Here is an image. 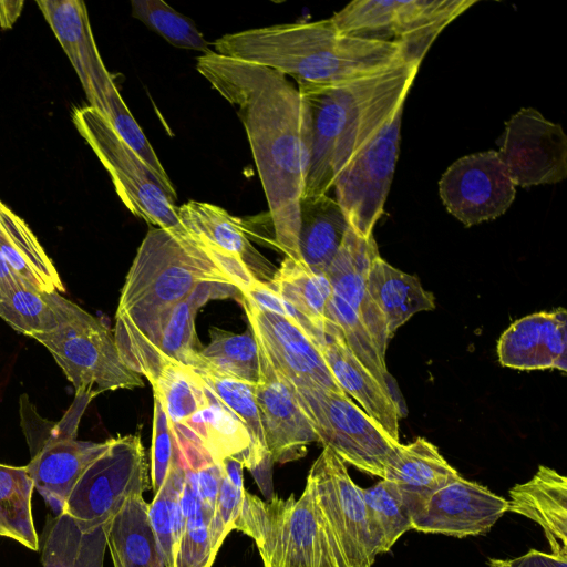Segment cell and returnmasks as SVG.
I'll return each mask as SVG.
<instances>
[{"instance_id": "1", "label": "cell", "mask_w": 567, "mask_h": 567, "mask_svg": "<svg viewBox=\"0 0 567 567\" xmlns=\"http://www.w3.org/2000/svg\"><path fill=\"white\" fill-rule=\"evenodd\" d=\"M196 68L236 106L267 198L276 244L286 257L302 261L299 205L312 136L306 97L281 72L215 51L198 56Z\"/></svg>"}, {"instance_id": "2", "label": "cell", "mask_w": 567, "mask_h": 567, "mask_svg": "<svg viewBox=\"0 0 567 567\" xmlns=\"http://www.w3.org/2000/svg\"><path fill=\"white\" fill-rule=\"evenodd\" d=\"M214 45L221 55L290 75L300 92L341 84L414 61L400 44L340 33L330 18L227 33Z\"/></svg>"}, {"instance_id": "3", "label": "cell", "mask_w": 567, "mask_h": 567, "mask_svg": "<svg viewBox=\"0 0 567 567\" xmlns=\"http://www.w3.org/2000/svg\"><path fill=\"white\" fill-rule=\"evenodd\" d=\"M419 65L406 61L341 84L299 91L310 107L312 132L303 196L327 194L346 164L403 106Z\"/></svg>"}, {"instance_id": "4", "label": "cell", "mask_w": 567, "mask_h": 567, "mask_svg": "<svg viewBox=\"0 0 567 567\" xmlns=\"http://www.w3.org/2000/svg\"><path fill=\"white\" fill-rule=\"evenodd\" d=\"M234 529L255 540L265 567H348L308 483L298 499L245 491Z\"/></svg>"}, {"instance_id": "5", "label": "cell", "mask_w": 567, "mask_h": 567, "mask_svg": "<svg viewBox=\"0 0 567 567\" xmlns=\"http://www.w3.org/2000/svg\"><path fill=\"white\" fill-rule=\"evenodd\" d=\"M207 282L233 285L197 243L152 228L126 275L115 319L138 323Z\"/></svg>"}, {"instance_id": "6", "label": "cell", "mask_w": 567, "mask_h": 567, "mask_svg": "<svg viewBox=\"0 0 567 567\" xmlns=\"http://www.w3.org/2000/svg\"><path fill=\"white\" fill-rule=\"evenodd\" d=\"M59 315L58 327L32 338L43 344L75 393L142 388L141 375L122 360L113 332L100 320L58 291L50 292Z\"/></svg>"}, {"instance_id": "7", "label": "cell", "mask_w": 567, "mask_h": 567, "mask_svg": "<svg viewBox=\"0 0 567 567\" xmlns=\"http://www.w3.org/2000/svg\"><path fill=\"white\" fill-rule=\"evenodd\" d=\"M73 122L110 173L118 197L133 215L182 240L197 243L181 223L176 200L101 113L90 105L76 109Z\"/></svg>"}, {"instance_id": "8", "label": "cell", "mask_w": 567, "mask_h": 567, "mask_svg": "<svg viewBox=\"0 0 567 567\" xmlns=\"http://www.w3.org/2000/svg\"><path fill=\"white\" fill-rule=\"evenodd\" d=\"M475 0H355L330 20L347 35L396 43L421 63L437 34Z\"/></svg>"}, {"instance_id": "9", "label": "cell", "mask_w": 567, "mask_h": 567, "mask_svg": "<svg viewBox=\"0 0 567 567\" xmlns=\"http://www.w3.org/2000/svg\"><path fill=\"white\" fill-rule=\"evenodd\" d=\"M318 436L343 463L361 472L384 475L390 456L401 444L347 394L313 384H291Z\"/></svg>"}, {"instance_id": "10", "label": "cell", "mask_w": 567, "mask_h": 567, "mask_svg": "<svg viewBox=\"0 0 567 567\" xmlns=\"http://www.w3.org/2000/svg\"><path fill=\"white\" fill-rule=\"evenodd\" d=\"M148 487V463L142 440L130 434L111 439L109 449L82 474L63 513L84 529L107 524L127 498Z\"/></svg>"}, {"instance_id": "11", "label": "cell", "mask_w": 567, "mask_h": 567, "mask_svg": "<svg viewBox=\"0 0 567 567\" xmlns=\"http://www.w3.org/2000/svg\"><path fill=\"white\" fill-rule=\"evenodd\" d=\"M380 255L373 235L357 233L350 225L342 243L326 270L332 287L326 318L346 338L358 339L370 333L380 355L391 340L383 316L367 289V275L372 259Z\"/></svg>"}, {"instance_id": "12", "label": "cell", "mask_w": 567, "mask_h": 567, "mask_svg": "<svg viewBox=\"0 0 567 567\" xmlns=\"http://www.w3.org/2000/svg\"><path fill=\"white\" fill-rule=\"evenodd\" d=\"M403 106L365 144L337 175L333 186L336 202L349 225L360 235H373V227L393 178L400 146Z\"/></svg>"}, {"instance_id": "13", "label": "cell", "mask_w": 567, "mask_h": 567, "mask_svg": "<svg viewBox=\"0 0 567 567\" xmlns=\"http://www.w3.org/2000/svg\"><path fill=\"white\" fill-rule=\"evenodd\" d=\"M307 483L330 527L348 567H372L375 553L371 543L362 488L329 447L313 462Z\"/></svg>"}, {"instance_id": "14", "label": "cell", "mask_w": 567, "mask_h": 567, "mask_svg": "<svg viewBox=\"0 0 567 567\" xmlns=\"http://www.w3.org/2000/svg\"><path fill=\"white\" fill-rule=\"evenodd\" d=\"M498 145L497 155L515 186L556 184L567 176V136L535 109L514 114Z\"/></svg>"}, {"instance_id": "15", "label": "cell", "mask_w": 567, "mask_h": 567, "mask_svg": "<svg viewBox=\"0 0 567 567\" xmlns=\"http://www.w3.org/2000/svg\"><path fill=\"white\" fill-rule=\"evenodd\" d=\"M516 186L496 151H485L455 161L439 183L446 209L465 226L495 219L515 199Z\"/></svg>"}, {"instance_id": "16", "label": "cell", "mask_w": 567, "mask_h": 567, "mask_svg": "<svg viewBox=\"0 0 567 567\" xmlns=\"http://www.w3.org/2000/svg\"><path fill=\"white\" fill-rule=\"evenodd\" d=\"M250 331L274 369L291 384H313L346 394L334 380L322 347L290 319L257 308L241 296Z\"/></svg>"}, {"instance_id": "17", "label": "cell", "mask_w": 567, "mask_h": 567, "mask_svg": "<svg viewBox=\"0 0 567 567\" xmlns=\"http://www.w3.org/2000/svg\"><path fill=\"white\" fill-rule=\"evenodd\" d=\"M508 501L461 475L433 492L412 514V529L463 538L487 534Z\"/></svg>"}, {"instance_id": "18", "label": "cell", "mask_w": 567, "mask_h": 567, "mask_svg": "<svg viewBox=\"0 0 567 567\" xmlns=\"http://www.w3.org/2000/svg\"><path fill=\"white\" fill-rule=\"evenodd\" d=\"M260 377L255 398L268 451L274 463L297 461L318 436L289 381L278 373L259 348Z\"/></svg>"}, {"instance_id": "19", "label": "cell", "mask_w": 567, "mask_h": 567, "mask_svg": "<svg viewBox=\"0 0 567 567\" xmlns=\"http://www.w3.org/2000/svg\"><path fill=\"white\" fill-rule=\"evenodd\" d=\"M35 2L73 65L90 106L103 115L107 96L117 87L99 53L85 3L81 0Z\"/></svg>"}, {"instance_id": "20", "label": "cell", "mask_w": 567, "mask_h": 567, "mask_svg": "<svg viewBox=\"0 0 567 567\" xmlns=\"http://www.w3.org/2000/svg\"><path fill=\"white\" fill-rule=\"evenodd\" d=\"M238 295L241 296L239 290L229 284H203L186 299L138 323L115 319L114 329L133 331L175 362L199 369L205 367V362L196 349L195 318L198 310L212 299Z\"/></svg>"}, {"instance_id": "21", "label": "cell", "mask_w": 567, "mask_h": 567, "mask_svg": "<svg viewBox=\"0 0 567 567\" xmlns=\"http://www.w3.org/2000/svg\"><path fill=\"white\" fill-rule=\"evenodd\" d=\"M498 361L518 370H567V312L528 315L512 323L497 343Z\"/></svg>"}, {"instance_id": "22", "label": "cell", "mask_w": 567, "mask_h": 567, "mask_svg": "<svg viewBox=\"0 0 567 567\" xmlns=\"http://www.w3.org/2000/svg\"><path fill=\"white\" fill-rule=\"evenodd\" d=\"M324 334L322 353L339 386L360 403L362 410L393 440L400 442L399 421L405 412L353 354L334 324L326 321Z\"/></svg>"}, {"instance_id": "23", "label": "cell", "mask_w": 567, "mask_h": 567, "mask_svg": "<svg viewBox=\"0 0 567 567\" xmlns=\"http://www.w3.org/2000/svg\"><path fill=\"white\" fill-rule=\"evenodd\" d=\"M104 442L61 437L47 442L27 466L34 489L55 515L64 512L75 484L85 470L110 446Z\"/></svg>"}, {"instance_id": "24", "label": "cell", "mask_w": 567, "mask_h": 567, "mask_svg": "<svg viewBox=\"0 0 567 567\" xmlns=\"http://www.w3.org/2000/svg\"><path fill=\"white\" fill-rule=\"evenodd\" d=\"M206 386L246 427L250 445L240 462L254 476L267 499L274 496L272 465L259 410L255 398V384L219 374L207 368L192 369Z\"/></svg>"}, {"instance_id": "25", "label": "cell", "mask_w": 567, "mask_h": 567, "mask_svg": "<svg viewBox=\"0 0 567 567\" xmlns=\"http://www.w3.org/2000/svg\"><path fill=\"white\" fill-rule=\"evenodd\" d=\"M507 512L538 524L553 554L567 556V478L540 465L534 476L508 492Z\"/></svg>"}, {"instance_id": "26", "label": "cell", "mask_w": 567, "mask_h": 567, "mask_svg": "<svg viewBox=\"0 0 567 567\" xmlns=\"http://www.w3.org/2000/svg\"><path fill=\"white\" fill-rule=\"evenodd\" d=\"M458 476L434 444L417 437L396 447L385 465L382 480L395 486L411 516L433 492Z\"/></svg>"}, {"instance_id": "27", "label": "cell", "mask_w": 567, "mask_h": 567, "mask_svg": "<svg viewBox=\"0 0 567 567\" xmlns=\"http://www.w3.org/2000/svg\"><path fill=\"white\" fill-rule=\"evenodd\" d=\"M177 214L197 244L206 243L238 257L256 277L270 272L271 264L252 246L239 218L221 207L197 200L177 207Z\"/></svg>"}, {"instance_id": "28", "label": "cell", "mask_w": 567, "mask_h": 567, "mask_svg": "<svg viewBox=\"0 0 567 567\" xmlns=\"http://www.w3.org/2000/svg\"><path fill=\"white\" fill-rule=\"evenodd\" d=\"M367 289L383 316L390 338L415 313L435 308L433 293L422 287L417 277L393 267L380 255L370 262Z\"/></svg>"}, {"instance_id": "29", "label": "cell", "mask_w": 567, "mask_h": 567, "mask_svg": "<svg viewBox=\"0 0 567 567\" xmlns=\"http://www.w3.org/2000/svg\"><path fill=\"white\" fill-rule=\"evenodd\" d=\"M0 250L21 280L42 292H64L52 260L27 223L0 200Z\"/></svg>"}, {"instance_id": "30", "label": "cell", "mask_w": 567, "mask_h": 567, "mask_svg": "<svg viewBox=\"0 0 567 567\" xmlns=\"http://www.w3.org/2000/svg\"><path fill=\"white\" fill-rule=\"evenodd\" d=\"M299 252L313 271L326 272L349 227L339 204L327 194L303 196L299 205Z\"/></svg>"}, {"instance_id": "31", "label": "cell", "mask_w": 567, "mask_h": 567, "mask_svg": "<svg viewBox=\"0 0 567 567\" xmlns=\"http://www.w3.org/2000/svg\"><path fill=\"white\" fill-rule=\"evenodd\" d=\"M107 547L114 567H165L142 495L127 498L107 523Z\"/></svg>"}, {"instance_id": "32", "label": "cell", "mask_w": 567, "mask_h": 567, "mask_svg": "<svg viewBox=\"0 0 567 567\" xmlns=\"http://www.w3.org/2000/svg\"><path fill=\"white\" fill-rule=\"evenodd\" d=\"M41 549L43 567H103L107 547V524L82 528L66 513L47 525Z\"/></svg>"}, {"instance_id": "33", "label": "cell", "mask_w": 567, "mask_h": 567, "mask_svg": "<svg viewBox=\"0 0 567 567\" xmlns=\"http://www.w3.org/2000/svg\"><path fill=\"white\" fill-rule=\"evenodd\" d=\"M205 389L206 403L184 424L172 427L198 441L217 464L226 457L240 461L249 449V434L240 420Z\"/></svg>"}, {"instance_id": "34", "label": "cell", "mask_w": 567, "mask_h": 567, "mask_svg": "<svg viewBox=\"0 0 567 567\" xmlns=\"http://www.w3.org/2000/svg\"><path fill=\"white\" fill-rule=\"evenodd\" d=\"M266 284L324 333L326 310L332 295L326 272L313 271L303 261L286 257Z\"/></svg>"}, {"instance_id": "35", "label": "cell", "mask_w": 567, "mask_h": 567, "mask_svg": "<svg viewBox=\"0 0 567 567\" xmlns=\"http://www.w3.org/2000/svg\"><path fill=\"white\" fill-rule=\"evenodd\" d=\"M33 489L27 466L0 464V536L37 551L39 537L31 508Z\"/></svg>"}, {"instance_id": "36", "label": "cell", "mask_w": 567, "mask_h": 567, "mask_svg": "<svg viewBox=\"0 0 567 567\" xmlns=\"http://www.w3.org/2000/svg\"><path fill=\"white\" fill-rule=\"evenodd\" d=\"M175 441V440H174ZM185 470L175 443L173 460L161 487L148 504V519L156 536L165 567H173L175 551L184 528L181 495Z\"/></svg>"}, {"instance_id": "37", "label": "cell", "mask_w": 567, "mask_h": 567, "mask_svg": "<svg viewBox=\"0 0 567 567\" xmlns=\"http://www.w3.org/2000/svg\"><path fill=\"white\" fill-rule=\"evenodd\" d=\"M181 506L185 522L173 567H210L217 556L213 550L209 535L213 515L203 506L197 491L196 475L188 468H185Z\"/></svg>"}, {"instance_id": "38", "label": "cell", "mask_w": 567, "mask_h": 567, "mask_svg": "<svg viewBox=\"0 0 567 567\" xmlns=\"http://www.w3.org/2000/svg\"><path fill=\"white\" fill-rule=\"evenodd\" d=\"M368 529L375 555L389 551L399 538L412 529L411 516L395 486L380 480L362 488Z\"/></svg>"}, {"instance_id": "39", "label": "cell", "mask_w": 567, "mask_h": 567, "mask_svg": "<svg viewBox=\"0 0 567 567\" xmlns=\"http://www.w3.org/2000/svg\"><path fill=\"white\" fill-rule=\"evenodd\" d=\"M199 354L205 367L219 374L256 384L260 377L259 347L251 333L210 330V342ZM200 369V368H199Z\"/></svg>"}, {"instance_id": "40", "label": "cell", "mask_w": 567, "mask_h": 567, "mask_svg": "<svg viewBox=\"0 0 567 567\" xmlns=\"http://www.w3.org/2000/svg\"><path fill=\"white\" fill-rule=\"evenodd\" d=\"M0 317L17 332L33 337L54 330L59 315L50 292L22 282L0 297Z\"/></svg>"}, {"instance_id": "41", "label": "cell", "mask_w": 567, "mask_h": 567, "mask_svg": "<svg viewBox=\"0 0 567 567\" xmlns=\"http://www.w3.org/2000/svg\"><path fill=\"white\" fill-rule=\"evenodd\" d=\"M132 14L176 48L207 54L213 50L195 23L162 0H133Z\"/></svg>"}, {"instance_id": "42", "label": "cell", "mask_w": 567, "mask_h": 567, "mask_svg": "<svg viewBox=\"0 0 567 567\" xmlns=\"http://www.w3.org/2000/svg\"><path fill=\"white\" fill-rule=\"evenodd\" d=\"M245 491V487L234 485L221 472L219 492L209 524L212 546L216 555L226 536L234 529Z\"/></svg>"}, {"instance_id": "43", "label": "cell", "mask_w": 567, "mask_h": 567, "mask_svg": "<svg viewBox=\"0 0 567 567\" xmlns=\"http://www.w3.org/2000/svg\"><path fill=\"white\" fill-rule=\"evenodd\" d=\"M174 434L162 402L154 398V422L151 453V481L156 492L168 473L174 454Z\"/></svg>"}, {"instance_id": "44", "label": "cell", "mask_w": 567, "mask_h": 567, "mask_svg": "<svg viewBox=\"0 0 567 567\" xmlns=\"http://www.w3.org/2000/svg\"><path fill=\"white\" fill-rule=\"evenodd\" d=\"M487 564L489 567H567V556L529 549L515 558H489Z\"/></svg>"}, {"instance_id": "45", "label": "cell", "mask_w": 567, "mask_h": 567, "mask_svg": "<svg viewBox=\"0 0 567 567\" xmlns=\"http://www.w3.org/2000/svg\"><path fill=\"white\" fill-rule=\"evenodd\" d=\"M22 282L24 281L14 275L0 250V297Z\"/></svg>"}, {"instance_id": "46", "label": "cell", "mask_w": 567, "mask_h": 567, "mask_svg": "<svg viewBox=\"0 0 567 567\" xmlns=\"http://www.w3.org/2000/svg\"><path fill=\"white\" fill-rule=\"evenodd\" d=\"M23 1H0V25L11 28L21 13Z\"/></svg>"}]
</instances>
